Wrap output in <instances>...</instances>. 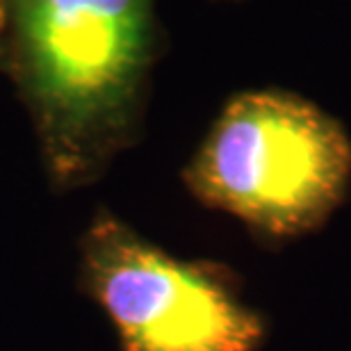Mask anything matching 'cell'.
<instances>
[{
    "mask_svg": "<svg viewBox=\"0 0 351 351\" xmlns=\"http://www.w3.org/2000/svg\"><path fill=\"white\" fill-rule=\"evenodd\" d=\"M162 46L158 0H5L0 71L55 192L96 182L139 142Z\"/></svg>",
    "mask_w": 351,
    "mask_h": 351,
    "instance_id": "6da1fadb",
    "label": "cell"
},
{
    "mask_svg": "<svg viewBox=\"0 0 351 351\" xmlns=\"http://www.w3.org/2000/svg\"><path fill=\"white\" fill-rule=\"evenodd\" d=\"M180 176L201 206L276 249L322 230L347 201L351 132L297 91L247 89L223 103Z\"/></svg>",
    "mask_w": 351,
    "mask_h": 351,
    "instance_id": "7a4b0ae2",
    "label": "cell"
},
{
    "mask_svg": "<svg viewBox=\"0 0 351 351\" xmlns=\"http://www.w3.org/2000/svg\"><path fill=\"white\" fill-rule=\"evenodd\" d=\"M78 285L121 351H261L269 335L228 265L173 256L108 208L78 240Z\"/></svg>",
    "mask_w": 351,
    "mask_h": 351,
    "instance_id": "3957f363",
    "label": "cell"
},
{
    "mask_svg": "<svg viewBox=\"0 0 351 351\" xmlns=\"http://www.w3.org/2000/svg\"><path fill=\"white\" fill-rule=\"evenodd\" d=\"M3 30H5V0H0V58H3Z\"/></svg>",
    "mask_w": 351,
    "mask_h": 351,
    "instance_id": "277c9868",
    "label": "cell"
},
{
    "mask_svg": "<svg viewBox=\"0 0 351 351\" xmlns=\"http://www.w3.org/2000/svg\"><path fill=\"white\" fill-rule=\"evenodd\" d=\"M213 3H242V0H213Z\"/></svg>",
    "mask_w": 351,
    "mask_h": 351,
    "instance_id": "5b68a950",
    "label": "cell"
}]
</instances>
